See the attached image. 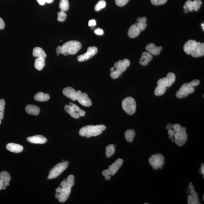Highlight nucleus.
Wrapping results in <instances>:
<instances>
[{
	"mask_svg": "<svg viewBox=\"0 0 204 204\" xmlns=\"http://www.w3.org/2000/svg\"><path fill=\"white\" fill-rule=\"evenodd\" d=\"M106 126L104 125L100 124L94 126L92 125L85 126L80 128L79 134L82 137H85L87 138L93 136L96 137L101 134L103 131L105 130Z\"/></svg>",
	"mask_w": 204,
	"mask_h": 204,
	"instance_id": "obj_1",
	"label": "nucleus"
},
{
	"mask_svg": "<svg viewBox=\"0 0 204 204\" xmlns=\"http://www.w3.org/2000/svg\"><path fill=\"white\" fill-rule=\"evenodd\" d=\"M200 81L198 79L192 80L189 83L182 84L176 94L177 98H182L187 97L189 94H192L195 92L194 87H196L200 84Z\"/></svg>",
	"mask_w": 204,
	"mask_h": 204,
	"instance_id": "obj_2",
	"label": "nucleus"
},
{
	"mask_svg": "<svg viewBox=\"0 0 204 204\" xmlns=\"http://www.w3.org/2000/svg\"><path fill=\"white\" fill-rule=\"evenodd\" d=\"M81 44L79 41H70L65 43L61 46L60 53L64 56L75 55L81 48Z\"/></svg>",
	"mask_w": 204,
	"mask_h": 204,
	"instance_id": "obj_3",
	"label": "nucleus"
},
{
	"mask_svg": "<svg viewBox=\"0 0 204 204\" xmlns=\"http://www.w3.org/2000/svg\"><path fill=\"white\" fill-rule=\"evenodd\" d=\"M130 62L128 59L119 60L114 64L115 70L112 71L110 76L113 79L117 78L120 76L126 70L127 68L130 65Z\"/></svg>",
	"mask_w": 204,
	"mask_h": 204,
	"instance_id": "obj_4",
	"label": "nucleus"
},
{
	"mask_svg": "<svg viewBox=\"0 0 204 204\" xmlns=\"http://www.w3.org/2000/svg\"><path fill=\"white\" fill-rule=\"evenodd\" d=\"M123 110L130 115H132L135 113L137 108L136 103L134 98L132 97H128L125 98L122 103Z\"/></svg>",
	"mask_w": 204,
	"mask_h": 204,
	"instance_id": "obj_5",
	"label": "nucleus"
},
{
	"mask_svg": "<svg viewBox=\"0 0 204 204\" xmlns=\"http://www.w3.org/2000/svg\"><path fill=\"white\" fill-rule=\"evenodd\" d=\"M69 162L67 161L60 162L55 165L49 172L48 179L56 178L67 168Z\"/></svg>",
	"mask_w": 204,
	"mask_h": 204,
	"instance_id": "obj_6",
	"label": "nucleus"
},
{
	"mask_svg": "<svg viewBox=\"0 0 204 204\" xmlns=\"http://www.w3.org/2000/svg\"><path fill=\"white\" fill-rule=\"evenodd\" d=\"M148 162L154 169H162L164 164V157L161 154L153 155L149 159Z\"/></svg>",
	"mask_w": 204,
	"mask_h": 204,
	"instance_id": "obj_7",
	"label": "nucleus"
},
{
	"mask_svg": "<svg viewBox=\"0 0 204 204\" xmlns=\"http://www.w3.org/2000/svg\"><path fill=\"white\" fill-rule=\"evenodd\" d=\"M123 160L121 158H118L115 162L109 166V168L108 169L104 170L102 173L104 176L110 175L113 176L118 172V170L120 168L123 164Z\"/></svg>",
	"mask_w": 204,
	"mask_h": 204,
	"instance_id": "obj_8",
	"label": "nucleus"
},
{
	"mask_svg": "<svg viewBox=\"0 0 204 204\" xmlns=\"http://www.w3.org/2000/svg\"><path fill=\"white\" fill-rule=\"evenodd\" d=\"M186 128L182 127L180 132H175L173 135L175 142L179 146H183L187 139V135L186 132Z\"/></svg>",
	"mask_w": 204,
	"mask_h": 204,
	"instance_id": "obj_9",
	"label": "nucleus"
},
{
	"mask_svg": "<svg viewBox=\"0 0 204 204\" xmlns=\"http://www.w3.org/2000/svg\"><path fill=\"white\" fill-rule=\"evenodd\" d=\"M176 75L173 73L170 72L167 74L166 77L159 79L157 81V85H162L166 87H169L176 81Z\"/></svg>",
	"mask_w": 204,
	"mask_h": 204,
	"instance_id": "obj_10",
	"label": "nucleus"
},
{
	"mask_svg": "<svg viewBox=\"0 0 204 204\" xmlns=\"http://www.w3.org/2000/svg\"><path fill=\"white\" fill-rule=\"evenodd\" d=\"M76 100L82 105L85 107H90L92 104V102L87 94L85 93H82L81 91L77 92Z\"/></svg>",
	"mask_w": 204,
	"mask_h": 204,
	"instance_id": "obj_11",
	"label": "nucleus"
},
{
	"mask_svg": "<svg viewBox=\"0 0 204 204\" xmlns=\"http://www.w3.org/2000/svg\"><path fill=\"white\" fill-rule=\"evenodd\" d=\"M202 4L201 0H194L193 1L191 0H187L185 2L183 8L185 9H187L189 11L192 12L193 10L197 11L199 10Z\"/></svg>",
	"mask_w": 204,
	"mask_h": 204,
	"instance_id": "obj_12",
	"label": "nucleus"
},
{
	"mask_svg": "<svg viewBox=\"0 0 204 204\" xmlns=\"http://www.w3.org/2000/svg\"><path fill=\"white\" fill-rule=\"evenodd\" d=\"M98 49L95 46H90L88 48L87 52L78 57L77 60L79 62L87 60L92 57L97 53Z\"/></svg>",
	"mask_w": 204,
	"mask_h": 204,
	"instance_id": "obj_13",
	"label": "nucleus"
},
{
	"mask_svg": "<svg viewBox=\"0 0 204 204\" xmlns=\"http://www.w3.org/2000/svg\"><path fill=\"white\" fill-rule=\"evenodd\" d=\"M189 187L191 195H189L187 197V203L189 204H200L197 193L195 191L192 182H189Z\"/></svg>",
	"mask_w": 204,
	"mask_h": 204,
	"instance_id": "obj_14",
	"label": "nucleus"
},
{
	"mask_svg": "<svg viewBox=\"0 0 204 204\" xmlns=\"http://www.w3.org/2000/svg\"><path fill=\"white\" fill-rule=\"evenodd\" d=\"M71 187L66 184V185L62 187V190L59 193V201L60 203L65 202L69 198L71 191Z\"/></svg>",
	"mask_w": 204,
	"mask_h": 204,
	"instance_id": "obj_15",
	"label": "nucleus"
},
{
	"mask_svg": "<svg viewBox=\"0 0 204 204\" xmlns=\"http://www.w3.org/2000/svg\"><path fill=\"white\" fill-rule=\"evenodd\" d=\"M201 44V42H197L195 40H189L184 45V51L186 54L191 55L196 48Z\"/></svg>",
	"mask_w": 204,
	"mask_h": 204,
	"instance_id": "obj_16",
	"label": "nucleus"
},
{
	"mask_svg": "<svg viewBox=\"0 0 204 204\" xmlns=\"http://www.w3.org/2000/svg\"><path fill=\"white\" fill-rule=\"evenodd\" d=\"M63 94L65 96L70 98L73 101L76 100L77 92L71 87H67L63 90Z\"/></svg>",
	"mask_w": 204,
	"mask_h": 204,
	"instance_id": "obj_17",
	"label": "nucleus"
},
{
	"mask_svg": "<svg viewBox=\"0 0 204 204\" xmlns=\"http://www.w3.org/2000/svg\"><path fill=\"white\" fill-rule=\"evenodd\" d=\"M27 140L30 143L36 144H43L47 141V139L44 136L41 135H36L32 137H28Z\"/></svg>",
	"mask_w": 204,
	"mask_h": 204,
	"instance_id": "obj_18",
	"label": "nucleus"
},
{
	"mask_svg": "<svg viewBox=\"0 0 204 204\" xmlns=\"http://www.w3.org/2000/svg\"><path fill=\"white\" fill-rule=\"evenodd\" d=\"M162 46H157L154 43H150L146 46V49L152 55L157 56L162 50Z\"/></svg>",
	"mask_w": 204,
	"mask_h": 204,
	"instance_id": "obj_19",
	"label": "nucleus"
},
{
	"mask_svg": "<svg viewBox=\"0 0 204 204\" xmlns=\"http://www.w3.org/2000/svg\"><path fill=\"white\" fill-rule=\"evenodd\" d=\"M153 59V56L150 53L145 51L142 53L139 63L143 66H146Z\"/></svg>",
	"mask_w": 204,
	"mask_h": 204,
	"instance_id": "obj_20",
	"label": "nucleus"
},
{
	"mask_svg": "<svg viewBox=\"0 0 204 204\" xmlns=\"http://www.w3.org/2000/svg\"><path fill=\"white\" fill-rule=\"evenodd\" d=\"M8 150L14 153H18L23 150V147L21 145L14 143L8 144L6 146Z\"/></svg>",
	"mask_w": 204,
	"mask_h": 204,
	"instance_id": "obj_21",
	"label": "nucleus"
},
{
	"mask_svg": "<svg viewBox=\"0 0 204 204\" xmlns=\"http://www.w3.org/2000/svg\"><path fill=\"white\" fill-rule=\"evenodd\" d=\"M140 32V30L137 25H133L128 30V35L130 37L134 38L139 36Z\"/></svg>",
	"mask_w": 204,
	"mask_h": 204,
	"instance_id": "obj_22",
	"label": "nucleus"
},
{
	"mask_svg": "<svg viewBox=\"0 0 204 204\" xmlns=\"http://www.w3.org/2000/svg\"><path fill=\"white\" fill-rule=\"evenodd\" d=\"M194 58H199L203 56L204 55V43L199 45L191 54Z\"/></svg>",
	"mask_w": 204,
	"mask_h": 204,
	"instance_id": "obj_23",
	"label": "nucleus"
},
{
	"mask_svg": "<svg viewBox=\"0 0 204 204\" xmlns=\"http://www.w3.org/2000/svg\"><path fill=\"white\" fill-rule=\"evenodd\" d=\"M26 112L28 114L34 115H37L40 112V108L37 106L28 104L26 108Z\"/></svg>",
	"mask_w": 204,
	"mask_h": 204,
	"instance_id": "obj_24",
	"label": "nucleus"
},
{
	"mask_svg": "<svg viewBox=\"0 0 204 204\" xmlns=\"http://www.w3.org/2000/svg\"><path fill=\"white\" fill-rule=\"evenodd\" d=\"M137 21L138 22H136L135 24L138 26L140 30L141 31H143L145 29L147 26L146 22L147 19L145 17H139L137 19Z\"/></svg>",
	"mask_w": 204,
	"mask_h": 204,
	"instance_id": "obj_25",
	"label": "nucleus"
},
{
	"mask_svg": "<svg viewBox=\"0 0 204 204\" xmlns=\"http://www.w3.org/2000/svg\"><path fill=\"white\" fill-rule=\"evenodd\" d=\"M50 98V95L49 94H45L42 92L37 93L34 96V99L35 100L40 102L47 101Z\"/></svg>",
	"mask_w": 204,
	"mask_h": 204,
	"instance_id": "obj_26",
	"label": "nucleus"
},
{
	"mask_svg": "<svg viewBox=\"0 0 204 204\" xmlns=\"http://www.w3.org/2000/svg\"><path fill=\"white\" fill-rule=\"evenodd\" d=\"M33 55L34 57L37 58H45L46 56L44 50L39 47H35L33 49Z\"/></svg>",
	"mask_w": 204,
	"mask_h": 204,
	"instance_id": "obj_27",
	"label": "nucleus"
},
{
	"mask_svg": "<svg viewBox=\"0 0 204 204\" xmlns=\"http://www.w3.org/2000/svg\"><path fill=\"white\" fill-rule=\"evenodd\" d=\"M45 58H37L35 60V67L39 71L41 70L45 66Z\"/></svg>",
	"mask_w": 204,
	"mask_h": 204,
	"instance_id": "obj_28",
	"label": "nucleus"
},
{
	"mask_svg": "<svg viewBox=\"0 0 204 204\" xmlns=\"http://www.w3.org/2000/svg\"><path fill=\"white\" fill-rule=\"evenodd\" d=\"M64 109H65V111L69 113V114H70V115L72 117H73V118H75V119H78L80 117L78 113L76 112L74 110V109H73L71 105H65V107H64Z\"/></svg>",
	"mask_w": 204,
	"mask_h": 204,
	"instance_id": "obj_29",
	"label": "nucleus"
},
{
	"mask_svg": "<svg viewBox=\"0 0 204 204\" xmlns=\"http://www.w3.org/2000/svg\"><path fill=\"white\" fill-rule=\"evenodd\" d=\"M135 134V132L133 129L128 130L125 133V138L127 142H133Z\"/></svg>",
	"mask_w": 204,
	"mask_h": 204,
	"instance_id": "obj_30",
	"label": "nucleus"
},
{
	"mask_svg": "<svg viewBox=\"0 0 204 204\" xmlns=\"http://www.w3.org/2000/svg\"><path fill=\"white\" fill-rule=\"evenodd\" d=\"M115 153V147L113 144L109 145L106 147L105 154L108 158L112 156Z\"/></svg>",
	"mask_w": 204,
	"mask_h": 204,
	"instance_id": "obj_31",
	"label": "nucleus"
},
{
	"mask_svg": "<svg viewBox=\"0 0 204 204\" xmlns=\"http://www.w3.org/2000/svg\"><path fill=\"white\" fill-rule=\"evenodd\" d=\"M166 90V87L162 85H157L155 89L154 94L156 96H162L165 94Z\"/></svg>",
	"mask_w": 204,
	"mask_h": 204,
	"instance_id": "obj_32",
	"label": "nucleus"
},
{
	"mask_svg": "<svg viewBox=\"0 0 204 204\" xmlns=\"http://www.w3.org/2000/svg\"><path fill=\"white\" fill-rule=\"evenodd\" d=\"M61 11L65 12L69 10V3L68 0H60L59 5Z\"/></svg>",
	"mask_w": 204,
	"mask_h": 204,
	"instance_id": "obj_33",
	"label": "nucleus"
},
{
	"mask_svg": "<svg viewBox=\"0 0 204 204\" xmlns=\"http://www.w3.org/2000/svg\"><path fill=\"white\" fill-rule=\"evenodd\" d=\"M0 180L3 182H9L11 180L10 176L7 171H2L0 173Z\"/></svg>",
	"mask_w": 204,
	"mask_h": 204,
	"instance_id": "obj_34",
	"label": "nucleus"
},
{
	"mask_svg": "<svg viewBox=\"0 0 204 204\" xmlns=\"http://www.w3.org/2000/svg\"><path fill=\"white\" fill-rule=\"evenodd\" d=\"M70 105H71L74 110L76 112L78 113L79 116L82 117H84L85 115V112L84 110H83L80 109L78 106L72 103H70Z\"/></svg>",
	"mask_w": 204,
	"mask_h": 204,
	"instance_id": "obj_35",
	"label": "nucleus"
},
{
	"mask_svg": "<svg viewBox=\"0 0 204 204\" xmlns=\"http://www.w3.org/2000/svg\"><path fill=\"white\" fill-rule=\"evenodd\" d=\"M106 6V2L104 0H101L97 3L94 7V10L96 11H99L101 9L104 8Z\"/></svg>",
	"mask_w": 204,
	"mask_h": 204,
	"instance_id": "obj_36",
	"label": "nucleus"
},
{
	"mask_svg": "<svg viewBox=\"0 0 204 204\" xmlns=\"http://www.w3.org/2000/svg\"><path fill=\"white\" fill-rule=\"evenodd\" d=\"M58 15L57 19L58 21L60 22H63L66 19L67 15L65 12L60 11V12H58Z\"/></svg>",
	"mask_w": 204,
	"mask_h": 204,
	"instance_id": "obj_37",
	"label": "nucleus"
},
{
	"mask_svg": "<svg viewBox=\"0 0 204 204\" xmlns=\"http://www.w3.org/2000/svg\"><path fill=\"white\" fill-rule=\"evenodd\" d=\"M74 180L75 177L72 175H70L68 176L67 178V184L69 186L72 187L74 185Z\"/></svg>",
	"mask_w": 204,
	"mask_h": 204,
	"instance_id": "obj_38",
	"label": "nucleus"
},
{
	"mask_svg": "<svg viewBox=\"0 0 204 204\" xmlns=\"http://www.w3.org/2000/svg\"><path fill=\"white\" fill-rule=\"evenodd\" d=\"M167 0H151V3L155 6H160L164 4L167 2Z\"/></svg>",
	"mask_w": 204,
	"mask_h": 204,
	"instance_id": "obj_39",
	"label": "nucleus"
},
{
	"mask_svg": "<svg viewBox=\"0 0 204 204\" xmlns=\"http://www.w3.org/2000/svg\"><path fill=\"white\" fill-rule=\"evenodd\" d=\"M116 1V4L119 7H123L125 6L130 0H114Z\"/></svg>",
	"mask_w": 204,
	"mask_h": 204,
	"instance_id": "obj_40",
	"label": "nucleus"
},
{
	"mask_svg": "<svg viewBox=\"0 0 204 204\" xmlns=\"http://www.w3.org/2000/svg\"><path fill=\"white\" fill-rule=\"evenodd\" d=\"M6 105V102L3 99H0V114L4 113L5 106Z\"/></svg>",
	"mask_w": 204,
	"mask_h": 204,
	"instance_id": "obj_41",
	"label": "nucleus"
},
{
	"mask_svg": "<svg viewBox=\"0 0 204 204\" xmlns=\"http://www.w3.org/2000/svg\"><path fill=\"white\" fill-rule=\"evenodd\" d=\"M182 128V127H181L180 125L179 124H176L173 125V128L175 132H180V131L181 130Z\"/></svg>",
	"mask_w": 204,
	"mask_h": 204,
	"instance_id": "obj_42",
	"label": "nucleus"
},
{
	"mask_svg": "<svg viewBox=\"0 0 204 204\" xmlns=\"http://www.w3.org/2000/svg\"><path fill=\"white\" fill-rule=\"evenodd\" d=\"M94 33L96 34V35H103V34H104L103 30L99 28L96 29L94 30Z\"/></svg>",
	"mask_w": 204,
	"mask_h": 204,
	"instance_id": "obj_43",
	"label": "nucleus"
},
{
	"mask_svg": "<svg viewBox=\"0 0 204 204\" xmlns=\"http://www.w3.org/2000/svg\"><path fill=\"white\" fill-rule=\"evenodd\" d=\"M5 27L4 22L2 18L0 17V30L3 29Z\"/></svg>",
	"mask_w": 204,
	"mask_h": 204,
	"instance_id": "obj_44",
	"label": "nucleus"
},
{
	"mask_svg": "<svg viewBox=\"0 0 204 204\" xmlns=\"http://www.w3.org/2000/svg\"><path fill=\"white\" fill-rule=\"evenodd\" d=\"M96 25V22L94 20H90L89 22V26H94Z\"/></svg>",
	"mask_w": 204,
	"mask_h": 204,
	"instance_id": "obj_45",
	"label": "nucleus"
},
{
	"mask_svg": "<svg viewBox=\"0 0 204 204\" xmlns=\"http://www.w3.org/2000/svg\"><path fill=\"white\" fill-rule=\"evenodd\" d=\"M39 4L43 6L45 4L46 2V0H36Z\"/></svg>",
	"mask_w": 204,
	"mask_h": 204,
	"instance_id": "obj_46",
	"label": "nucleus"
},
{
	"mask_svg": "<svg viewBox=\"0 0 204 204\" xmlns=\"http://www.w3.org/2000/svg\"><path fill=\"white\" fill-rule=\"evenodd\" d=\"M201 168L200 169V172H201V174L203 175V177H204V166L203 164H202L201 165Z\"/></svg>",
	"mask_w": 204,
	"mask_h": 204,
	"instance_id": "obj_47",
	"label": "nucleus"
},
{
	"mask_svg": "<svg viewBox=\"0 0 204 204\" xmlns=\"http://www.w3.org/2000/svg\"><path fill=\"white\" fill-rule=\"evenodd\" d=\"M173 125L172 124H169L166 126V128H167L168 130L172 129V128H173Z\"/></svg>",
	"mask_w": 204,
	"mask_h": 204,
	"instance_id": "obj_48",
	"label": "nucleus"
},
{
	"mask_svg": "<svg viewBox=\"0 0 204 204\" xmlns=\"http://www.w3.org/2000/svg\"><path fill=\"white\" fill-rule=\"evenodd\" d=\"M61 46H57L56 49V52L57 54H60L61 52Z\"/></svg>",
	"mask_w": 204,
	"mask_h": 204,
	"instance_id": "obj_49",
	"label": "nucleus"
},
{
	"mask_svg": "<svg viewBox=\"0 0 204 204\" xmlns=\"http://www.w3.org/2000/svg\"><path fill=\"white\" fill-rule=\"evenodd\" d=\"M67 181L64 180L63 181H62L61 183H60V186L62 187H64V186H65L66 185Z\"/></svg>",
	"mask_w": 204,
	"mask_h": 204,
	"instance_id": "obj_50",
	"label": "nucleus"
},
{
	"mask_svg": "<svg viewBox=\"0 0 204 204\" xmlns=\"http://www.w3.org/2000/svg\"><path fill=\"white\" fill-rule=\"evenodd\" d=\"M3 185V182L0 180V190L2 189Z\"/></svg>",
	"mask_w": 204,
	"mask_h": 204,
	"instance_id": "obj_51",
	"label": "nucleus"
},
{
	"mask_svg": "<svg viewBox=\"0 0 204 204\" xmlns=\"http://www.w3.org/2000/svg\"><path fill=\"white\" fill-rule=\"evenodd\" d=\"M61 190L62 187H58V188L56 190H55V191H56V192L58 193H60V191H61Z\"/></svg>",
	"mask_w": 204,
	"mask_h": 204,
	"instance_id": "obj_52",
	"label": "nucleus"
},
{
	"mask_svg": "<svg viewBox=\"0 0 204 204\" xmlns=\"http://www.w3.org/2000/svg\"><path fill=\"white\" fill-rule=\"evenodd\" d=\"M105 178L107 180H109L111 178L110 175H108V176H105Z\"/></svg>",
	"mask_w": 204,
	"mask_h": 204,
	"instance_id": "obj_53",
	"label": "nucleus"
},
{
	"mask_svg": "<svg viewBox=\"0 0 204 204\" xmlns=\"http://www.w3.org/2000/svg\"><path fill=\"white\" fill-rule=\"evenodd\" d=\"M9 185V183L8 181H6V182H3V185L6 186H8Z\"/></svg>",
	"mask_w": 204,
	"mask_h": 204,
	"instance_id": "obj_54",
	"label": "nucleus"
},
{
	"mask_svg": "<svg viewBox=\"0 0 204 204\" xmlns=\"http://www.w3.org/2000/svg\"><path fill=\"white\" fill-rule=\"evenodd\" d=\"M46 2L47 3H51L53 2L54 0H46Z\"/></svg>",
	"mask_w": 204,
	"mask_h": 204,
	"instance_id": "obj_55",
	"label": "nucleus"
},
{
	"mask_svg": "<svg viewBox=\"0 0 204 204\" xmlns=\"http://www.w3.org/2000/svg\"><path fill=\"white\" fill-rule=\"evenodd\" d=\"M59 196V194H58V193L57 192L56 193V194H55V198H56L57 199L58 198Z\"/></svg>",
	"mask_w": 204,
	"mask_h": 204,
	"instance_id": "obj_56",
	"label": "nucleus"
},
{
	"mask_svg": "<svg viewBox=\"0 0 204 204\" xmlns=\"http://www.w3.org/2000/svg\"><path fill=\"white\" fill-rule=\"evenodd\" d=\"M114 70H115V68H114V67H112L110 69V70L111 71H113Z\"/></svg>",
	"mask_w": 204,
	"mask_h": 204,
	"instance_id": "obj_57",
	"label": "nucleus"
},
{
	"mask_svg": "<svg viewBox=\"0 0 204 204\" xmlns=\"http://www.w3.org/2000/svg\"><path fill=\"white\" fill-rule=\"evenodd\" d=\"M184 12L185 13H188V12H189V10L188 9H185Z\"/></svg>",
	"mask_w": 204,
	"mask_h": 204,
	"instance_id": "obj_58",
	"label": "nucleus"
},
{
	"mask_svg": "<svg viewBox=\"0 0 204 204\" xmlns=\"http://www.w3.org/2000/svg\"><path fill=\"white\" fill-rule=\"evenodd\" d=\"M6 187H7V186L3 185V187H2V189H5L6 188Z\"/></svg>",
	"mask_w": 204,
	"mask_h": 204,
	"instance_id": "obj_59",
	"label": "nucleus"
},
{
	"mask_svg": "<svg viewBox=\"0 0 204 204\" xmlns=\"http://www.w3.org/2000/svg\"><path fill=\"white\" fill-rule=\"evenodd\" d=\"M201 26H202V27H203V30H204V24H202Z\"/></svg>",
	"mask_w": 204,
	"mask_h": 204,
	"instance_id": "obj_60",
	"label": "nucleus"
},
{
	"mask_svg": "<svg viewBox=\"0 0 204 204\" xmlns=\"http://www.w3.org/2000/svg\"><path fill=\"white\" fill-rule=\"evenodd\" d=\"M1 119H0V125H1Z\"/></svg>",
	"mask_w": 204,
	"mask_h": 204,
	"instance_id": "obj_61",
	"label": "nucleus"
},
{
	"mask_svg": "<svg viewBox=\"0 0 204 204\" xmlns=\"http://www.w3.org/2000/svg\"><path fill=\"white\" fill-rule=\"evenodd\" d=\"M204 196H203V200H204Z\"/></svg>",
	"mask_w": 204,
	"mask_h": 204,
	"instance_id": "obj_62",
	"label": "nucleus"
},
{
	"mask_svg": "<svg viewBox=\"0 0 204 204\" xmlns=\"http://www.w3.org/2000/svg\"><path fill=\"white\" fill-rule=\"evenodd\" d=\"M144 204H148V203H144Z\"/></svg>",
	"mask_w": 204,
	"mask_h": 204,
	"instance_id": "obj_63",
	"label": "nucleus"
}]
</instances>
